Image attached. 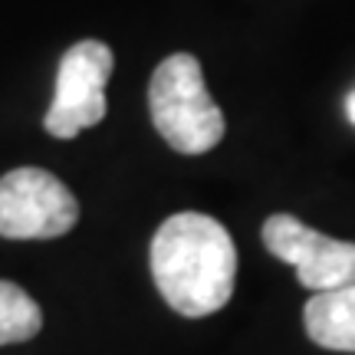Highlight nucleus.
<instances>
[{
    "label": "nucleus",
    "mask_w": 355,
    "mask_h": 355,
    "mask_svg": "<svg viewBox=\"0 0 355 355\" xmlns=\"http://www.w3.org/2000/svg\"><path fill=\"white\" fill-rule=\"evenodd\" d=\"M345 112H349V119H352V125H355V89L349 92V99H345Z\"/></svg>",
    "instance_id": "obj_8"
},
{
    "label": "nucleus",
    "mask_w": 355,
    "mask_h": 355,
    "mask_svg": "<svg viewBox=\"0 0 355 355\" xmlns=\"http://www.w3.org/2000/svg\"><path fill=\"white\" fill-rule=\"evenodd\" d=\"M115 56L102 40H79L69 46L56 69V96L43 128L53 139H76L83 128L105 119V83L112 76Z\"/></svg>",
    "instance_id": "obj_4"
},
{
    "label": "nucleus",
    "mask_w": 355,
    "mask_h": 355,
    "mask_svg": "<svg viewBox=\"0 0 355 355\" xmlns=\"http://www.w3.org/2000/svg\"><path fill=\"white\" fill-rule=\"evenodd\" d=\"M43 326V313L33 296L10 279H0V345L30 343Z\"/></svg>",
    "instance_id": "obj_7"
},
{
    "label": "nucleus",
    "mask_w": 355,
    "mask_h": 355,
    "mask_svg": "<svg viewBox=\"0 0 355 355\" xmlns=\"http://www.w3.org/2000/svg\"><path fill=\"white\" fill-rule=\"evenodd\" d=\"M306 336L332 352H355V283L329 293H313L303 309Z\"/></svg>",
    "instance_id": "obj_6"
},
{
    "label": "nucleus",
    "mask_w": 355,
    "mask_h": 355,
    "mask_svg": "<svg viewBox=\"0 0 355 355\" xmlns=\"http://www.w3.org/2000/svg\"><path fill=\"white\" fill-rule=\"evenodd\" d=\"M79 204L63 181L43 168H13L0 178V237L53 241L76 227Z\"/></svg>",
    "instance_id": "obj_3"
},
{
    "label": "nucleus",
    "mask_w": 355,
    "mask_h": 355,
    "mask_svg": "<svg viewBox=\"0 0 355 355\" xmlns=\"http://www.w3.org/2000/svg\"><path fill=\"white\" fill-rule=\"evenodd\" d=\"M152 277L165 303L188 319L224 309L237 283V247L207 214H171L152 237Z\"/></svg>",
    "instance_id": "obj_1"
},
{
    "label": "nucleus",
    "mask_w": 355,
    "mask_h": 355,
    "mask_svg": "<svg viewBox=\"0 0 355 355\" xmlns=\"http://www.w3.org/2000/svg\"><path fill=\"white\" fill-rule=\"evenodd\" d=\"M148 109L162 139L181 155L211 152L224 139V112L204 86L201 63L191 53H175L158 63L148 83Z\"/></svg>",
    "instance_id": "obj_2"
},
{
    "label": "nucleus",
    "mask_w": 355,
    "mask_h": 355,
    "mask_svg": "<svg viewBox=\"0 0 355 355\" xmlns=\"http://www.w3.org/2000/svg\"><path fill=\"white\" fill-rule=\"evenodd\" d=\"M263 243L277 260L296 266V277L306 290L329 293L355 283V243L326 237L293 214L266 217Z\"/></svg>",
    "instance_id": "obj_5"
}]
</instances>
